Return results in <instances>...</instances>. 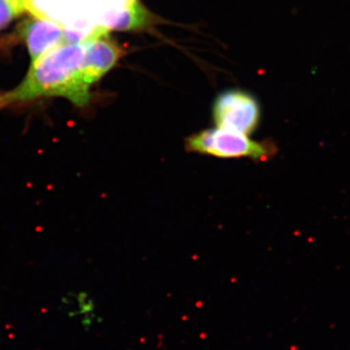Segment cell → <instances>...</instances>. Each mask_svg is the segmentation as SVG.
<instances>
[{
    "label": "cell",
    "mask_w": 350,
    "mask_h": 350,
    "mask_svg": "<svg viewBox=\"0 0 350 350\" xmlns=\"http://www.w3.org/2000/svg\"><path fill=\"white\" fill-rule=\"evenodd\" d=\"M86 43H63L31 64L24 80L10 91L0 93V109L43 98L59 96L83 107L91 100L84 72Z\"/></svg>",
    "instance_id": "6da1fadb"
},
{
    "label": "cell",
    "mask_w": 350,
    "mask_h": 350,
    "mask_svg": "<svg viewBox=\"0 0 350 350\" xmlns=\"http://www.w3.org/2000/svg\"><path fill=\"white\" fill-rule=\"evenodd\" d=\"M186 149L200 155L223 159L247 158L262 162L275 153V147L269 142H258L248 135L224 129H208L186 139Z\"/></svg>",
    "instance_id": "7a4b0ae2"
},
{
    "label": "cell",
    "mask_w": 350,
    "mask_h": 350,
    "mask_svg": "<svg viewBox=\"0 0 350 350\" xmlns=\"http://www.w3.org/2000/svg\"><path fill=\"white\" fill-rule=\"evenodd\" d=\"M213 116L217 128L250 135L259 125V103L250 94L228 90L214 100Z\"/></svg>",
    "instance_id": "3957f363"
},
{
    "label": "cell",
    "mask_w": 350,
    "mask_h": 350,
    "mask_svg": "<svg viewBox=\"0 0 350 350\" xmlns=\"http://www.w3.org/2000/svg\"><path fill=\"white\" fill-rule=\"evenodd\" d=\"M110 29L105 25L94 27L88 32L84 72L90 85L98 82L123 56V50L109 36Z\"/></svg>",
    "instance_id": "277c9868"
},
{
    "label": "cell",
    "mask_w": 350,
    "mask_h": 350,
    "mask_svg": "<svg viewBox=\"0 0 350 350\" xmlns=\"http://www.w3.org/2000/svg\"><path fill=\"white\" fill-rule=\"evenodd\" d=\"M21 38L29 50L31 63L57 46L66 43V31L45 16H34L20 25Z\"/></svg>",
    "instance_id": "5b68a950"
},
{
    "label": "cell",
    "mask_w": 350,
    "mask_h": 350,
    "mask_svg": "<svg viewBox=\"0 0 350 350\" xmlns=\"http://www.w3.org/2000/svg\"><path fill=\"white\" fill-rule=\"evenodd\" d=\"M152 17L149 11L137 0H125V5L117 12H112L105 18V27L110 31H138L150 24Z\"/></svg>",
    "instance_id": "8992f818"
},
{
    "label": "cell",
    "mask_w": 350,
    "mask_h": 350,
    "mask_svg": "<svg viewBox=\"0 0 350 350\" xmlns=\"http://www.w3.org/2000/svg\"><path fill=\"white\" fill-rule=\"evenodd\" d=\"M29 7V0H0V29L10 24L25 10H31Z\"/></svg>",
    "instance_id": "52a82bcc"
}]
</instances>
